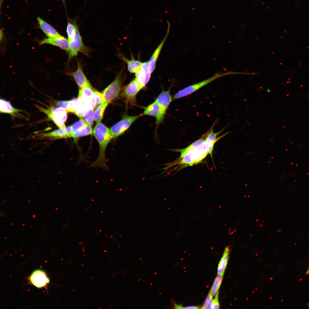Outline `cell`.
Segmentation results:
<instances>
[{"mask_svg": "<svg viewBox=\"0 0 309 309\" xmlns=\"http://www.w3.org/2000/svg\"><path fill=\"white\" fill-rule=\"evenodd\" d=\"M176 151L180 152V156L170 165H180L183 168L201 163L209 154L208 146L204 135L187 147Z\"/></svg>", "mask_w": 309, "mask_h": 309, "instance_id": "6da1fadb", "label": "cell"}, {"mask_svg": "<svg viewBox=\"0 0 309 309\" xmlns=\"http://www.w3.org/2000/svg\"><path fill=\"white\" fill-rule=\"evenodd\" d=\"M94 136L99 146L98 159L101 161L106 159V151L108 145L113 138L110 129L101 122L97 123L93 131Z\"/></svg>", "mask_w": 309, "mask_h": 309, "instance_id": "7a4b0ae2", "label": "cell"}, {"mask_svg": "<svg viewBox=\"0 0 309 309\" xmlns=\"http://www.w3.org/2000/svg\"><path fill=\"white\" fill-rule=\"evenodd\" d=\"M232 74H233V72H231L216 73L209 78L189 86L179 91L173 96V99L176 100L186 96L219 78Z\"/></svg>", "mask_w": 309, "mask_h": 309, "instance_id": "3957f363", "label": "cell"}, {"mask_svg": "<svg viewBox=\"0 0 309 309\" xmlns=\"http://www.w3.org/2000/svg\"><path fill=\"white\" fill-rule=\"evenodd\" d=\"M123 80L122 73L121 71L102 93L103 102H105L109 103L118 96L122 89Z\"/></svg>", "mask_w": 309, "mask_h": 309, "instance_id": "277c9868", "label": "cell"}, {"mask_svg": "<svg viewBox=\"0 0 309 309\" xmlns=\"http://www.w3.org/2000/svg\"><path fill=\"white\" fill-rule=\"evenodd\" d=\"M171 86L167 90H163L159 95L155 101L160 107V113L156 118V131L159 126L163 121L167 109L171 102L173 98L170 94Z\"/></svg>", "mask_w": 309, "mask_h": 309, "instance_id": "5b68a950", "label": "cell"}, {"mask_svg": "<svg viewBox=\"0 0 309 309\" xmlns=\"http://www.w3.org/2000/svg\"><path fill=\"white\" fill-rule=\"evenodd\" d=\"M39 107L40 110L46 114L59 128L66 127L65 125L67 117L66 110L61 107H54L45 109Z\"/></svg>", "mask_w": 309, "mask_h": 309, "instance_id": "8992f818", "label": "cell"}, {"mask_svg": "<svg viewBox=\"0 0 309 309\" xmlns=\"http://www.w3.org/2000/svg\"><path fill=\"white\" fill-rule=\"evenodd\" d=\"M142 114L135 116H130L126 114L118 122L110 129L113 138H115L123 134L138 118Z\"/></svg>", "mask_w": 309, "mask_h": 309, "instance_id": "52a82bcc", "label": "cell"}, {"mask_svg": "<svg viewBox=\"0 0 309 309\" xmlns=\"http://www.w3.org/2000/svg\"><path fill=\"white\" fill-rule=\"evenodd\" d=\"M141 89L135 78L124 86L122 88V95L126 104L132 106L135 105L136 104V95Z\"/></svg>", "mask_w": 309, "mask_h": 309, "instance_id": "ba28073f", "label": "cell"}, {"mask_svg": "<svg viewBox=\"0 0 309 309\" xmlns=\"http://www.w3.org/2000/svg\"><path fill=\"white\" fill-rule=\"evenodd\" d=\"M69 58L76 56L79 52H84L85 46L83 42L78 25L76 26L75 33L72 38L69 41Z\"/></svg>", "mask_w": 309, "mask_h": 309, "instance_id": "9c48e42d", "label": "cell"}, {"mask_svg": "<svg viewBox=\"0 0 309 309\" xmlns=\"http://www.w3.org/2000/svg\"><path fill=\"white\" fill-rule=\"evenodd\" d=\"M44 44L55 45L68 52L69 49L68 40L61 35L55 37L44 39L39 43L40 45Z\"/></svg>", "mask_w": 309, "mask_h": 309, "instance_id": "30bf717a", "label": "cell"}, {"mask_svg": "<svg viewBox=\"0 0 309 309\" xmlns=\"http://www.w3.org/2000/svg\"><path fill=\"white\" fill-rule=\"evenodd\" d=\"M30 280L33 284L38 288L45 286L49 281L45 273L39 270L33 272L30 276Z\"/></svg>", "mask_w": 309, "mask_h": 309, "instance_id": "8fae6325", "label": "cell"}, {"mask_svg": "<svg viewBox=\"0 0 309 309\" xmlns=\"http://www.w3.org/2000/svg\"><path fill=\"white\" fill-rule=\"evenodd\" d=\"M212 126L211 128L206 133L204 134L205 140L209 148V153L212 159V152L213 150L214 144L220 139L229 133L227 132L220 136L217 138L219 135L224 129V128L218 132L215 133L213 131V126Z\"/></svg>", "mask_w": 309, "mask_h": 309, "instance_id": "7c38bea8", "label": "cell"}, {"mask_svg": "<svg viewBox=\"0 0 309 309\" xmlns=\"http://www.w3.org/2000/svg\"><path fill=\"white\" fill-rule=\"evenodd\" d=\"M39 136L41 137H48L54 139L72 138V133L71 126L64 128H59L49 132L42 133Z\"/></svg>", "mask_w": 309, "mask_h": 309, "instance_id": "4fadbf2b", "label": "cell"}, {"mask_svg": "<svg viewBox=\"0 0 309 309\" xmlns=\"http://www.w3.org/2000/svg\"><path fill=\"white\" fill-rule=\"evenodd\" d=\"M70 75L80 88L90 84L83 71L82 67L80 64H78L76 70L72 72Z\"/></svg>", "mask_w": 309, "mask_h": 309, "instance_id": "5bb4252c", "label": "cell"}, {"mask_svg": "<svg viewBox=\"0 0 309 309\" xmlns=\"http://www.w3.org/2000/svg\"><path fill=\"white\" fill-rule=\"evenodd\" d=\"M169 33V30H168L166 35L153 52L149 61L147 62L149 72L150 74H151L153 72L155 68L157 61L168 37Z\"/></svg>", "mask_w": 309, "mask_h": 309, "instance_id": "9a60e30c", "label": "cell"}, {"mask_svg": "<svg viewBox=\"0 0 309 309\" xmlns=\"http://www.w3.org/2000/svg\"><path fill=\"white\" fill-rule=\"evenodd\" d=\"M41 29L49 38L58 36L60 35L52 26L40 17L37 18Z\"/></svg>", "mask_w": 309, "mask_h": 309, "instance_id": "2e32d148", "label": "cell"}, {"mask_svg": "<svg viewBox=\"0 0 309 309\" xmlns=\"http://www.w3.org/2000/svg\"><path fill=\"white\" fill-rule=\"evenodd\" d=\"M82 102L78 98L70 100L59 101L57 102V105L69 112L74 113L78 106Z\"/></svg>", "mask_w": 309, "mask_h": 309, "instance_id": "e0dca14e", "label": "cell"}, {"mask_svg": "<svg viewBox=\"0 0 309 309\" xmlns=\"http://www.w3.org/2000/svg\"><path fill=\"white\" fill-rule=\"evenodd\" d=\"M1 112L9 114L12 116H17L19 113L23 111L15 108L12 106L9 102L1 98L0 100Z\"/></svg>", "mask_w": 309, "mask_h": 309, "instance_id": "ac0fdd59", "label": "cell"}, {"mask_svg": "<svg viewBox=\"0 0 309 309\" xmlns=\"http://www.w3.org/2000/svg\"><path fill=\"white\" fill-rule=\"evenodd\" d=\"M151 74L144 72L140 68L135 73V78L141 89L144 88L149 81Z\"/></svg>", "mask_w": 309, "mask_h": 309, "instance_id": "d6986e66", "label": "cell"}, {"mask_svg": "<svg viewBox=\"0 0 309 309\" xmlns=\"http://www.w3.org/2000/svg\"><path fill=\"white\" fill-rule=\"evenodd\" d=\"M120 57L127 65L128 71L131 73H135L140 67L142 62L135 60L132 56L131 60H128L120 53Z\"/></svg>", "mask_w": 309, "mask_h": 309, "instance_id": "ffe728a7", "label": "cell"}, {"mask_svg": "<svg viewBox=\"0 0 309 309\" xmlns=\"http://www.w3.org/2000/svg\"><path fill=\"white\" fill-rule=\"evenodd\" d=\"M160 111L159 105L155 101L149 105L144 108L142 115H148L154 117L156 118L159 115Z\"/></svg>", "mask_w": 309, "mask_h": 309, "instance_id": "44dd1931", "label": "cell"}, {"mask_svg": "<svg viewBox=\"0 0 309 309\" xmlns=\"http://www.w3.org/2000/svg\"><path fill=\"white\" fill-rule=\"evenodd\" d=\"M230 249L229 246L224 249L222 256L219 264L217 268V274L219 275L224 272L229 259Z\"/></svg>", "mask_w": 309, "mask_h": 309, "instance_id": "7402d4cb", "label": "cell"}, {"mask_svg": "<svg viewBox=\"0 0 309 309\" xmlns=\"http://www.w3.org/2000/svg\"><path fill=\"white\" fill-rule=\"evenodd\" d=\"M94 90L90 84L83 88L79 90L78 98L84 102L93 96Z\"/></svg>", "mask_w": 309, "mask_h": 309, "instance_id": "603a6c76", "label": "cell"}, {"mask_svg": "<svg viewBox=\"0 0 309 309\" xmlns=\"http://www.w3.org/2000/svg\"><path fill=\"white\" fill-rule=\"evenodd\" d=\"M108 104L107 102H102L94 110L93 113V118L96 123L101 122L104 111Z\"/></svg>", "mask_w": 309, "mask_h": 309, "instance_id": "cb8c5ba5", "label": "cell"}, {"mask_svg": "<svg viewBox=\"0 0 309 309\" xmlns=\"http://www.w3.org/2000/svg\"><path fill=\"white\" fill-rule=\"evenodd\" d=\"M92 133L91 126L88 124L77 132L73 134L72 138L76 141L79 137L91 134Z\"/></svg>", "mask_w": 309, "mask_h": 309, "instance_id": "d4e9b609", "label": "cell"}, {"mask_svg": "<svg viewBox=\"0 0 309 309\" xmlns=\"http://www.w3.org/2000/svg\"><path fill=\"white\" fill-rule=\"evenodd\" d=\"M224 273L218 275L215 280L209 293L213 297L218 291L222 282Z\"/></svg>", "mask_w": 309, "mask_h": 309, "instance_id": "484cf974", "label": "cell"}, {"mask_svg": "<svg viewBox=\"0 0 309 309\" xmlns=\"http://www.w3.org/2000/svg\"><path fill=\"white\" fill-rule=\"evenodd\" d=\"M77 25L75 21L70 20L68 18L67 25L66 27V33L68 39L70 40L74 35L76 26Z\"/></svg>", "mask_w": 309, "mask_h": 309, "instance_id": "4316f807", "label": "cell"}, {"mask_svg": "<svg viewBox=\"0 0 309 309\" xmlns=\"http://www.w3.org/2000/svg\"><path fill=\"white\" fill-rule=\"evenodd\" d=\"M88 124L85 120L83 119H81L75 122L70 126L72 135L73 134L77 132Z\"/></svg>", "mask_w": 309, "mask_h": 309, "instance_id": "83f0119b", "label": "cell"}, {"mask_svg": "<svg viewBox=\"0 0 309 309\" xmlns=\"http://www.w3.org/2000/svg\"><path fill=\"white\" fill-rule=\"evenodd\" d=\"M93 110L85 109L83 115L85 121L90 126H92L93 123Z\"/></svg>", "mask_w": 309, "mask_h": 309, "instance_id": "f1b7e54d", "label": "cell"}, {"mask_svg": "<svg viewBox=\"0 0 309 309\" xmlns=\"http://www.w3.org/2000/svg\"><path fill=\"white\" fill-rule=\"evenodd\" d=\"M85 109H94L96 105L95 99L93 96L83 102Z\"/></svg>", "mask_w": 309, "mask_h": 309, "instance_id": "f546056e", "label": "cell"}, {"mask_svg": "<svg viewBox=\"0 0 309 309\" xmlns=\"http://www.w3.org/2000/svg\"><path fill=\"white\" fill-rule=\"evenodd\" d=\"M213 297H212L209 293L207 296L205 301L201 309H212Z\"/></svg>", "mask_w": 309, "mask_h": 309, "instance_id": "4dcf8cb0", "label": "cell"}, {"mask_svg": "<svg viewBox=\"0 0 309 309\" xmlns=\"http://www.w3.org/2000/svg\"><path fill=\"white\" fill-rule=\"evenodd\" d=\"M85 109V107L83 102L78 106L74 113L80 118L83 117V115Z\"/></svg>", "mask_w": 309, "mask_h": 309, "instance_id": "1f68e13d", "label": "cell"}, {"mask_svg": "<svg viewBox=\"0 0 309 309\" xmlns=\"http://www.w3.org/2000/svg\"><path fill=\"white\" fill-rule=\"evenodd\" d=\"M93 96L95 99L97 105L100 104L103 102V97L102 93L94 90Z\"/></svg>", "mask_w": 309, "mask_h": 309, "instance_id": "d6a6232c", "label": "cell"}, {"mask_svg": "<svg viewBox=\"0 0 309 309\" xmlns=\"http://www.w3.org/2000/svg\"><path fill=\"white\" fill-rule=\"evenodd\" d=\"M219 292L218 291L215 294V298L213 300L212 309L219 308V304L218 300Z\"/></svg>", "mask_w": 309, "mask_h": 309, "instance_id": "836d02e7", "label": "cell"}, {"mask_svg": "<svg viewBox=\"0 0 309 309\" xmlns=\"http://www.w3.org/2000/svg\"><path fill=\"white\" fill-rule=\"evenodd\" d=\"M199 307L198 306H188L184 307H183V309H199Z\"/></svg>", "mask_w": 309, "mask_h": 309, "instance_id": "e575fe53", "label": "cell"}, {"mask_svg": "<svg viewBox=\"0 0 309 309\" xmlns=\"http://www.w3.org/2000/svg\"><path fill=\"white\" fill-rule=\"evenodd\" d=\"M174 308L176 309H183V307L181 305L174 304Z\"/></svg>", "mask_w": 309, "mask_h": 309, "instance_id": "d590c367", "label": "cell"}, {"mask_svg": "<svg viewBox=\"0 0 309 309\" xmlns=\"http://www.w3.org/2000/svg\"><path fill=\"white\" fill-rule=\"evenodd\" d=\"M0 40L1 41V39H2V37H3V32H2V31L1 30V31H0Z\"/></svg>", "mask_w": 309, "mask_h": 309, "instance_id": "8d00e7d4", "label": "cell"}, {"mask_svg": "<svg viewBox=\"0 0 309 309\" xmlns=\"http://www.w3.org/2000/svg\"><path fill=\"white\" fill-rule=\"evenodd\" d=\"M309 274V267L308 268V270L306 272V274H307V275L308 274Z\"/></svg>", "mask_w": 309, "mask_h": 309, "instance_id": "74e56055", "label": "cell"}]
</instances>
